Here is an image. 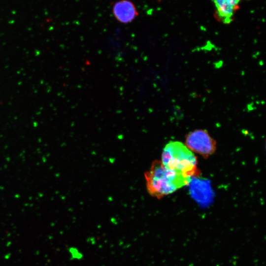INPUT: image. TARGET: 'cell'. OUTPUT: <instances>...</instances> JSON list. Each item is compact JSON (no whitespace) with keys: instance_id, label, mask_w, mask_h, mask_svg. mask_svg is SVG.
<instances>
[{"instance_id":"cell-1","label":"cell","mask_w":266,"mask_h":266,"mask_svg":"<svg viewBox=\"0 0 266 266\" xmlns=\"http://www.w3.org/2000/svg\"><path fill=\"white\" fill-rule=\"evenodd\" d=\"M148 193L161 199L188 185L191 177L165 167L161 161H154L144 173Z\"/></svg>"},{"instance_id":"cell-2","label":"cell","mask_w":266,"mask_h":266,"mask_svg":"<svg viewBox=\"0 0 266 266\" xmlns=\"http://www.w3.org/2000/svg\"><path fill=\"white\" fill-rule=\"evenodd\" d=\"M161 161L166 168L191 177L199 174L196 156L180 142H168L163 149Z\"/></svg>"},{"instance_id":"cell-6","label":"cell","mask_w":266,"mask_h":266,"mask_svg":"<svg viewBox=\"0 0 266 266\" xmlns=\"http://www.w3.org/2000/svg\"><path fill=\"white\" fill-rule=\"evenodd\" d=\"M159 0V1H160V0Z\"/></svg>"},{"instance_id":"cell-4","label":"cell","mask_w":266,"mask_h":266,"mask_svg":"<svg viewBox=\"0 0 266 266\" xmlns=\"http://www.w3.org/2000/svg\"><path fill=\"white\" fill-rule=\"evenodd\" d=\"M215 7V18L224 24H230L239 8L241 0H211Z\"/></svg>"},{"instance_id":"cell-5","label":"cell","mask_w":266,"mask_h":266,"mask_svg":"<svg viewBox=\"0 0 266 266\" xmlns=\"http://www.w3.org/2000/svg\"><path fill=\"white\" fill-rule=\"evenodd\" d=\"M112 14L120 23L128 24L133 21L138 15L135 4L129 0H119L112 6Z\"/></svg>"},{"instance_id":"cell-3","label":"cell","mask_w":266,"mask_h":266,"mask_svg":"<svg viewBox=\"0 0 266 266\" xmlns=\"http://www.w3.org/2000/svg\"><path fill=\"white\" fill-rule=\"evenodd\" d=\"M186 147L192 152L204 157L213 154L216 149V142L205 130H196L189 133L186 137Z\"/></svg>"}]
</instances>
